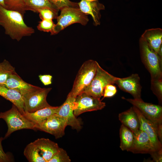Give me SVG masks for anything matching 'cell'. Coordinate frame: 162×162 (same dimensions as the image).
Masks as SVG:
<instances>
[{
  "label": "cell",
  "mask_w": 162,
  "mask_h": 162,
  "mask_svg": "<svg viewBox=\"0 0 162 162\" xmlns=\"http://www.w3.org/2000/svg\"><path fill=\"white\" fill-rule=\"evenodd\" d=\"M150 154L154 162H161L162 160V150H156Z\"/></svg>",
  "instance_id": "cell-35"
},
{
  "label": "cell",
  "mask_w": 162,
  "mask_h": 162,
  "mask_svg": "<svg viewBox=\"0 0 162 162\" xmlns=\"http://www.w3.org/2000/svg\"><path fill=\"white\" fill-rule=\"evenodd\" d=\"M39 78L40 81L45 86H47L51 84L52 76L49 74L40 75Z\"/></svg>",
  "instance_id": "cell-33"
},
{
  "label": "cell",
  "mask_w": 162,
  "mask_h": 162,
  "mask_svg": "<svg viewBox=\"0 0 162 162\" xmlns=\"http://www.w3.org/2000/svg\"><path fill=\"white\" fill-rule=\"evenodd\" d=\"M58 106L46 107L32 113L25 112L23 115L26 118L34 124L40 123L52 115L56 113Z\"/></svg>",
  "instance_id": "cell-22"
},
{
  "label": "cell",
  "mask_w": 162,
  "mask_h": 162,
  "mask_svg": "<svg viewBox=\"0 0 162 162\" xmlns=\"http://www.w3.org/2000/svg\"><path fill=\"white\" fill-rule=\"evenodd\" d=\"M98 63L92 59L88 60L83 63L78 72L71 90L68 94L76 98L84 91L94 77Z\"/></svg>",
  "instance_id": "cell-4"
},
{
  "label": "cell",
  "mask_w": 162,
  "mask_h": 162,
  "mask_svg": "<svg viewBox=\"0 0 162 162\" xmlns=\"http://www.w3.org/2000/svg\"><path fill=\"white\" fill-rule=\"evenodd\" d=\"M51 88H41L23 95V108L25 112L32 113L40 109L51 106L46 97Z\"/></svg>",
  "instance_id": "cell-7"
},
{
  "label": "cell",
  "mask_w": 162,
  "mask_h": 162,
  "mask_svg": "<svg viewBox=\"0 0 162 162\" xmlns=\"http://www.w3.org/2000/svg\"><path fill=\"white\" fill-rule=\"evenodd\" d=\"M118 117L122 124L130 129L134 134L140 130V120L133 106L120 113Z\"/></svg>",
  "instance_id": "cell-18"
},
{
  "label": "cell",
  "mask_w": 162,
  "mask_h": 162,
  "mask_svg": "<svg viewBox=\"0 0 162 162\" xmlns=\"http://www.w3.org/2000/svg\"><path fill=\"white\" fill-rule=\"evenodd\" d=\"M24 154L29 162H46L39 150L33 142L28 144L25 148Z\"/></svg>",
  "instance_id": "cell-24"
},
{
  "label": "cell",
  "mask_w": 162,
  "mask_h": 162,
  "mask_svg": "<svg viewBox=\"0 0 162 162\" xmlns=\"http://www.w3.org/2000/svg\"><path fill=\"white\" fill-rule=\"evenodd\" d=\"M117 78L103 69L98 63L94 77L83 92L100 99L103 96L105 87L107 85L114 84Z\"/></svg>",
  "instance_id": "cell-6"
},
{
  "label": "cell",
  "mask_w": 162,
  "mask_h": 162,
  "mask_svg": "<svg viewBox=\"0 0 162 162\" xmlns=\"http://www.w3.org/2000/svg\"><path fill=\"white\" fill-rule=\"evenodd\" d=\"M0 6L6 8L4 0H0Z\"/></svg>",
  "instance_id": "cell-37"
},
{
  "label": "cell",
  "mask_w": 162,
  "mask_h": 162,
  "mask_svg": "<svg viewBox=\"0 0 162 162\" xmlns=\"http://www.w3.org/2000/svg\"><path fill=\"white\" fill-rule=\"evenodd\" d=\"M3 85L16 91L22 95L40 88L25 81L16 71L9 75Z\"/></svg>",
  "instance_id": "cell-16"
},
{
  "label": "cell",
  "mask_w": 162,
  "mask_h": 162,
  "mask_svg": "<svg viewBox=\"0 0 162 162\" xmlns=\"http://www.w3.org/2000/svg\"><path fill=\"white\" fill-rule=\"evenodd\" d=\"M0 95L12 102L22 114H24L23 96L21 93L3 85L0 84Z\"/></svg>",
  "instance_id": "cell-19"
},
{
  "label": "cell",
  "mask_w": 162,
  "mask_h": 162,
  "mask_svg": "<svg viewBox=\"0 0 162 162\" xmlns=\"http://www.w3.org/2000/svg\"><path fill=\"white\" fill-rule=\"evenodd\" d=\"M22 7L24 13L26 10L37 13L38 9L45 8L57 12L59 11L50 0H22Z\"/></svg>",
  "instance_id": "cell-21"
},
{
  "label": "cell",
  "mask_w": 162,
  "mask_h": 162,
  "mask_svg": "<svg viewBox=\"0 0 162 162\" xmlns=\"http://www.w3.org/2000/svg\"><path fill=\"white\" fill-rule=\"evenodd\" d=\"M22 0H4L6 8L18 11L23 15L24 14L22 7Z\"/></svg>",
  "instance_id": "cell-31"
},
{
  "label": "cell",
  "mask_w": 162,
  "mask_h": 162,
  "mask_svg": "<svg viewBox=\"0 0 162 162\" xmlns=\"http://www.w3.org/2000/svg\"><path fill=\"white\" fill-rule=\"evenodd\" d=\"M33 142L39 149L46 162H48L60 148L57 143L48 139H38Z\"/></svg>",
  "instance_id": "cell-17"
},
{
  "label": "cell",
  "mask_w": 162,
  "mask_h": 162,
  "mask_svg": "<svg viewBox=\"0 0 162 162\" xmlns=\"http://www.w3.org/2000/svg\"><path fill=\"white\" fill-rule=\"evenodd\" d=\"M151 89L157 97L160 104L162 101V79L151 80Z\"/></svg>",
  "instance_id": "cell-27"
},
{
  "label": "cell",
  "mask_w": 162,
  "mask_h": 162,
  "mask_svg": "<svg viewBox=\"0 0 162 162\" xmlns=\"http://www.w3.org/2000/svg\"><path fill=\"white\" fill-rule=\"evenodd\" d=\"M162 46L161 45L159 48V51L158 52V54L161 57H162Z\"/></svg>",
  "instance_id": "cell-38"
},
{
  "label": "cell",
  "mask_w": 162,
  "mask_h": 162,
  "mask_svg": "<svg viewBox=\"0 0 162 162\" xmlns=\"http://www.w3.org/2000/svg\"><path fill=\"white\" fill-rule=\"evenodd\" d=\"M156 150H157L154 147L147 133L140 129L134 134L133 144L128 152L134 154L148 153L150 154Z\"/></svg>",
  "instance_id": "cell-13"
},
{
  "label": "cell",
  "mask_w": 162,
  "mask_h": 162,
  "mask_svg": "<svg viewBox=\"0 0 162 162\" xmlns=\"http://www.w3.org/2000/svg\"><path fill=\"white\" fill-rule=\"evenodd\" d=\"M149 47L158 53L162 42V29L157 28L146 30L141 37Z\"/></svg>",
  "instance_id": "cell-20"
},
{
  "label": "cell",
  "mask_w": 162,
  "mask_h": 162,
  "mask_svg": "<svg viewBox=\"0 0 162 162\" xmlns=\"http://www.w3.org/2000/svg\"><path fill=\"white\" fill-rule=\"evenodd\" d=\"M67 125L65 119L55 113L43 122L35 124V127L36 130L50 134L57 139L64 135L65 129Z\"/></svg>",
  "instance_id": "cell-9"
},
{
  "label": "cell",
  "mask_w": 162,
  "mask_h": 162,
  "mask_svg": "<svg viewBox=\"0 0 162 162\" xmlns=\"http://www.w3.org/2000/svg\"><path fill=\"white\" fill-rule=\"evenodd\" d=\"M15 71V68L8 60L0 62V84L3 85L9 75Z\"/></svg>",
  "instance_id": "cell-25"
},
{
  "label": "cell",
  "mask_w": 162,
  "mask_h": 162,
  "mask_svg": "<svg viewBox=\"0 0 162 162\" xmlns=\"http://www.w3.org/2000/svg\"><path fill=\"white\" fill-rule=\"evenodd\" d=\"M3 138L0 137V162H7L10 161V159L7 155L4 152L2 144V142Z\"/></svg>",
  "instance_id": "cell-34"
},
{
  "label": "cell",
  "mask_w": 162,
  "mask_h": 162,
  "mask_svg": "<svg viewBox=\"0 0 162 162\" xmlns=\"http://www.w3.org/2000/svg\"><path fill=\"white\" fill-rule=\"evenodd\" d=\"M157 134L158 139L162 143V124H159L157 126Z\"/></svg>",
  "instance_id": "cell-36"
},
{
  "label": "cell",
  "mask_w": 162,
  "mask_h": 162,
  "mask_svg": "<svg viewBox=\"0 0 162 162\" xmlns=\"http://www.w3.org/2000/svg\"><path fill=\"white\" fill-rule=\"evenodd\" d=\"M122 98L137 108L146 118L154 123H162V107L160 105L144 102L142 99L126 98L123 97Z\"/></svg>",
  "instance_id": "cell-10"
},
{
  "label": "cell",
  "mask_w": 162,
  "mask_h": 162,
  "mask_svg": "<svg viewBox=\"0 0 162 162\" xmlns=\"http://www.w3.org/2000/svg\"><path fill=\"white\" fill-rule=\"evenodd\" d=\"M133 107L140 120V129L147 133L156 150H162V143L159 140L157 136L158 124H155L146 118L137 108L134 106Z\"/></svg>",
  "instance_id": "cell-14"
},
{
  "label": "cell",
  "mask_w": 162,
  "mask_h": 162,
  "mask_svg": "<svg viewBox=\"0 0 162 162\" xmlns=\"http://www.w3.org/2000/svg\"><path fill=\"white\" fill-rule=\"evenodd\" d=\"M51 3L59 10L63 8L71 7L79 8L77 3L70 0H50Z\"/></svg>",
  "instance_id": "cell-30"
},
{
  "label": "cell",
  "mask_w": 162,
  "mask_h": 162,
  "mask_svg": "<svg viewBox=\"0 0 162 162\" xmlns=\"http://www.w3.org/2000/svg\"><path fill=\"white\" fill-rule=\"evenodd\" d=\"M23 16L18 11L0 6V25L4 28L6 34L18 41L23 37L30 36L35 32L32 27L26 24Z\"/></svg>",
  "instance_id": "cell-1"
},
{
  "label": "cell",
  "mask_w": 162,
  "mask_h": 162,
  "mask_svg": "<svg viewBox=\"0 0 162 162\" xmlns=\"http://www.w3.org/2000/svg\"><path fill=\"white\" fill-rule=\"evenodd\" d=\"M139 46L141 60L151 75V80L162 79V57L150 48L142 37Z\"/></svg>",
  "instance_id": "cell-2"
},
{
  "label": "cell",
  "mask_w": 162,
  "mask_h": 162,
  "mask_svg": "<svg viewBox=\"0 0 162 162\" xmlns=\"http://www.w3.org/2000/svg\"><path fill=\"white\" fill-rule=\"evenodd\" d=\"M0 118L3 119L7 124L8 129L4 138L12 133L22 129L36 130L35 124L22 114L17 107L13 104L9 110L0 112Z\"/></svg>",
  "instance_id": "cell-3"
},
{
  "label": "cell",
  "mask_w": 162,
  "mask_h": 162,
  "mask_svg": "<svg viewBox=\"0 0 162 162\" xmlns=\"http://www.w3.org/2000/svg\"><path fill=\"white\" fill-rule=\"evenodd\" d=\"M71 160L66 151L60 148L48 162H70Z\"/></svg>",
  "instance_id": "cell-29"
},
{
  "label": "cell",
  "mask_w": 162,
  "mask_h": 162,
  "mask_svg": "<svg viewBox=\"0 0 162 162\" xmlns=\"http://www.w3.org/2000/svg\"><path fill=\"white\" fill-rule=\"evenodd\" d=\"M60 10V14L56 18L57 22L54 28L55 35L71 24L79 23L85 26L89 21L87 15L78 8L66 7Z\"/></svg>",
  "instance_id": "cell-5"
},
{
  "label": "cell",
  "mask_w": 162,
  "mask_h": 162,
  "mask_svg": "<svg viewBox=\"0 0 162 162\" xmlns=\"http://www.w3.org/2000/svg\"><path fill=\"white\" fill-rule=\"evenodd\" d=\"M77 4L81 12L92 16L95 26L100 25L101 16L100 11L104 10L105 7L99 2V0H81Z\"/></svg>",
  "instance_id": "cell-15"
},
{
  "label": "cell",
  "mask_w": 162,
  "mask_h": 162,
  "mask_svg": "<svg viewBox=\"0 0 162 162\" xmlns=\"http://www.w3.org/2000/svg\"><path fill=\"white\" fill-rule=\"evenodd\" d=\"M58 12L49 8H43L38 9L37 12L41 20H52L56 19L58 16Z\"/></svg>",
  "instance_id": "cell-28"
},
{
  "label": "cell",
  "mask_w": 162,
  "mask_h": 162,
  "mask_svg": "<svg viewBox=\"0 0 162 162\" xmlns=\"http://www.w3.org/2000/svg\"><path fill=\"white\" fill-rule=\"evenodd\" d=\"M115 83L122 90L130 94L134 99H142V86L140 77L137 74H133L125 78L117 77Z\"/></svg>",
  "instance_id": "cell-12"
},
{
  "label": "cell",
  "mask_w": 162,
  "mask_h": 162,
  "mask_svg": "<svg viewBox=\"0 0 162 162\" xmlns=\"http://www.w3.org/2000/svg\"><path fill=\"white\" fill-rule=\"evenodd\" d=\"M119 135L120 148L122 151H128L133 144L134 134L128 128L122 124L119 130Z\"/></svg>",
  "instance_id": "cell-23"
},
{
  "label": "cell",
  "mask_w": 162,
  "mask_h": 162,
  "mask_svg": "<svg viewBox=\"0 0 162 162\" xmlns=\"http://www.w3.org/2000/svg\"><path fill=\"white\" fill-rule=\"evenodd\" d=\"M117 91L116 87L113 84L107 85L104 88L103 98L101 100L105 98L112 97L116 94Z\"/></svg>",
  "instance_id": "cell-32"
},
{
  "label": "cell",
  "mask_w": 162,
  "mask_h": 162,
  "mask_svg": "<svg viewBox=\"0 0 162 162\" xmlns=\"http://www.w3.org/2000/svg\"><path fill=\"white\" fill-rule=\"evenodd\" d=\"M55 24L52 20H43L40 21L37 26V28L39 31L46 32H50L51 35H55L54 28Z\"/></svg>",
  "instance_id": "cell-26"
},
{
  "label": "cell",
  "mask_w": 162,
  "mask_h": 162,
  "mask_svg": "<svg viewBox=\"0 0 162 162\" xmlns=\"http://www.w3.org/2000/svg\"><path fill=\"white\" fill-rule=\"evenodd\" d=\"M75 98L68 94L64 102L61 106H58L56 114L65 119L68 125L79 131L81 129V124L73 112Z\"/></svg>",
  "instance_id": "cell-11"
},
{
  "label": "cell",
  "mask_w": 162,
  "mask_h": 162,
  "mask_svg": "<svg viewBox=\"0 0 162 162\" xmlns=\"http://www.w3.org/2000/svg\"><path fill=\"white\" fill-rule=\"evenodd\" d=\"M105 106V103L102 102L100 99L94 98L82 92L75 98L74 114L76 117L85 112L101 110Z\"/></svg>",
  "instance_id": "cell-8"
}]
</instances>
